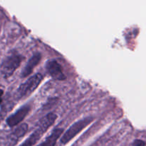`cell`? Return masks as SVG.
Wrapping results in <instances>:
<instances>
[{
    "label": "cell",
    "mask_w": 146,
    "mask_h": 146,
    "mask_svg": "<svg viewBox=\"0 0 146 146\" xmlns=\"http://www.w3.org/2000/svg\"><path fill=\"white\" fill-rule=\"evenodd\" d=\"M57 118L56 114L50 113L43 117L38 123V126L35 131L29 136V138L23 142L19 146H33L36 143L37 141L42 137L46 131L54 123Z\"/></svg>",
    "instance_id": "1"
},
{
    "label": "cell",
    "mask_w": 146,
    "mask_h": 146,
    "mask_svg": "<svg viewBox=\"0 0 146 146\" xmlns=\"http://www.w3.org/2000/svg\"><path fill=\"white\" fill-rule=\"evenodd\" d=\"M22 61V56L17 51L9 52L1 64V72L5 78L11 76L19 68Z\"/></svg>",
    "instance_id": "2"
},
{
    "label": "cell",
    "mask_w": 146,
    "mask_h": 146,
    "mask_svg": "<svg viewBox=\"0 0 146 146\" xmlns=\"http://www.w3.org/2000/svg\"><path fill=\"white\" fill-rule=\"evenodd\" d=\"M43 75L40 73L34 74L25 82L21 84L17 90V96L18 98H24L31 95L39 86L43 80Z\"/></svg>",
    "instance_id": "3"
},
{
    "label": "cell",
    "mask_w": 146,
    "mask_h": 146,
    "mask_svg": "<svg viewBox=\"0 0 146 146\" xmlns=\"http://www.w3.org/2000/svg\"><path fill=\"white\" fill-rule=\"evenodd\" d=\"M94 118L91 116L86 117V118H82L79 121L74 123L65 133L61 136V143L62 144H66L71 141V139L74 138L78 133H79L83 129L88 126L90 123L94 121Z\"/></svg>",
    "instance_id": "4"
},
{
    "label": "cell",
    "mask_w": 146,
    "mask_h": 146,
    "mask_svg": "<svg viewBox=\"0 0 146 146\" xmlns=\"http://www.w3.org/2000/svg\"><path fill=\"white\" fill-rule=\"evenodd\" d=\"M45 68L47 73L54 79L57 81H64L66 79V76L63 71L62 67L56 60L51 58L46 61Z\"/></svg>",
    "instance_id": "5"
},
{
    "label": "cell",
    "mask_w": 146,
    "mask_h": 146,
    "mask_svg": "<svg viewBox=\"0 0 146 146\" xmlns=\"http://www.w3.org/2000/svg\"><path fill=\"white\" fill-rule=\"evenodd\" d=\"M30 109H31V107L28 105H24L20 107L15 113H14L12 115H9L7 118L6 123L8 126L10 128H13L19 124L27 116V114L30 111Z\"/></svg>",
    "instance_id": "6"
},
{
    "label": "cell",
    "mask_w": 146,
    "mask_h": 146,
    "mask_svg": "<svg viewBox=\"0 0 146 146\" xmlns=\"http://www.w3.org/2000/svg\"><path fill=\"white\" fill-rule=\"evenodd\" d=\"M41 58V54L40 53L36 52L30 58L27 64H26L25 66L22 69L21 72V76L22 78H25V77L28 76L30 74L32 73L34 68L40 62Z\"/></svg>",
    "instance_id": "7"
},
{
    "label": "cell",
    "mask_w": 146,
    "mask_h": 146,
    "mask_svg": "<svg viewBox=\"0 0 146 146\" xmlns=\"http://www.w3.org/2000/svg\"><path fill=\"white\" fill-rule=\"evenodd\" d=\"M63 132H64V128H56L41 143L37 146H55L59 137L62 135Z\"/></svg>",
    "instance_id": "8"
},
{
    "label": "cell",
    "mask_w": 146,
    "mask_h": 146,
    "mask_svg": "<svg viewBox=\"0 0 146 146\" xmlns=\"http://www.w3.org/2000/svg\"><path fill=\"white\" fill-rule=\"evenodd\" d=\"M27 130H28V125L26 123H22L20 125H19L18 127H17V128L14 130V132H12L11 135V137L13 141H16L19 138L22 137L27 133Z\"/></svg>",
    "instance_id": "9"
},
{
    "label": "cell",
    "mask_w": 146,
    "mask_h": 146,
    "mask_svg": "<svg viewBox=\"0 0 146 146\" xmlns=\"http://www.w3.org/2000/svg\"><path fill=\"white\" fill-rule=\"evenodd\" d=\"M133 146H145V143L144 141L140 139H136L133 142Z\"/></svg>",
    "instance_id": "10"
},
{
    "label": "cell",
    "mask_w": 146,
    "mask_h": 146,
    "mask_svg": "<svg viewBox=\"0 0 146 146\" xmlns=\"http://www.w3.org/2000/svg\"><path fill=\"white\" fill-rule=\"evenodd\" d=\"M3 95V91L2 90H0V97H1V96Z\"/></svg>",
    "instance_id": "11"
},
{
    "label": "cell",
    "mask_w": 146,
    "mask_h": 146,
    "mask_svg": "<svg viewBox=\"0 0 146 146\" xmlns=\"http://www.w3.org/2000/svg\"><path fill=\"white\" fill-rule=\"evenodd\" d=\"M1 101H2V99H1V97H0V104H1Z\"/></svg>",
    "instance_id": "12"
}]
</instances>
